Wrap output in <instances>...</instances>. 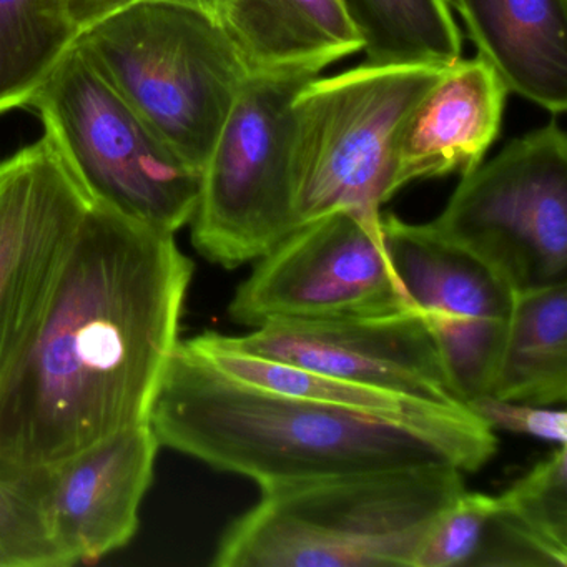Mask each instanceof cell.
Returning a JSON list of instances; mask_svg holds the SVG:
<instances>
[{
    "instance_id": "cell-1",
    "label": "cell",
    "mask_w": 567,
    "mask_h": 567,
    "mask_svg": "<svg viewBox=\"0 0 567 567\" xmlns=\"http://www.w3.org/2000/svg\"><path fill=\"white\" fill-rule=\"evenodd\" d=\"M175 235L94 202L0 386V464L49 470L148 423L194 278Z\"/></svg>"
},
{
    "instance_id": "cell-2",
    "label": "cell",
    "mask_w": 567,
    "mask_h": 567,
    "mask_svg": "<svg viewBox=\"0 0 567 567\" xmlns=\"http://www.w3.org/2000/svg\"><path fill=\"white\" fill-rule=\"evenodd\" d=\"M161 446L260 486L453 464L474 473L497 450L467 408L426 421L317 403L228 377L178 343L152 408Z\"/></svg>"
},
{
    "instance_id": "cell-3",
    "label": "cell",
    "mask_w": 567,
    "mask_h": 567,
    "mask_svg": "<svg viewBox=\"0 0 567 567\" xmlns=\"http://www.w3.org/2000/svg\"><path fill=\"white\" fill-rule=\"evenodd\" d=\"M453 464L340 474L261 489L220 537L217 567H413L464 491Z\"/></svg>"
},
{
    "instance_id": "cell-4",
    "label": "cell",
    "mask_w": 567,
    "mask_h": 567,
    "mask_svg": "<svg viewBox=\"0 0 567 567\" xmlns=\"http://www.w3.org/2000/svg\"><path fill=\"white\" fill-rule=\"evenodd\" d=\"M74 42L148 127L202 172L250 78L217 21L200 6L132 0Z\"/></svg>"
},
{
    "instance_id": "cell-5",
    "label": "cell",
    "mask_w": 567,
    "mask_h": 567,
    "mask_svg": "<svg viewBox=\"0 0 567 567\" xmlns=\"http://www.w3.org/2000/svg\"><path fill=\"white\" fill-rule=\"evenodd\" d=\"M446 69L363 62L301 85L288 147L298 227L340 210L381 220L401 125Z\"/></svg>"
},
{
    "instance_id": "cell-6",
    "label": "cell",
    "mask_w": 567,
    "mask_h": 567,
    "mask_svg": "<svg viewBox=\"0 0 567 567\" xmlns=\"http://www.w3.org/2000/svg\"><path fill=\"white\" fill-rule=\"evenodd\" d=\"M28 107L92 200L165 234L190 224L200 172L148 127L75 42Z\"/></svg>"
},
{
    "instance_id": "cell-7",
    "label": "cell",
    "mask_w": 567,
    "mask_h": 567,
    "mask_svg": "<svg viewBox=\"0 0 567 567\" xmlns=\"http://www.w3.org/2000/svg\"><path fill=\"white\" fill-rule=\"evenodd\" d=\"M431 227L514 295L567 284V137L556 121L461 175Z\"/></svg>"
},
{
    "instance_id": "cell-8",
    "label": "cell",
    "mask_w": 567,
    "mask_h": 567,
    "mask_svg": "<svg viewBox=\"0 0 567 567\" xmlns=\"http://www.w3.org/2000/svg\"><path fill=\"white\" fill-rule=\"evenodd\" d=\"M317 78V75H315ZM311 75H250L200 172L192 244L224 268L257 261L298 228L290 105Z\"/></svg>"
},
{
    "instance_id": "cell-9",
    "label": "cell",
    "mask_w": 567,
    "mask_h": 567,
    "mask_svg": "<svg viewBox=\"0 0 567 567\" xmlns=\"http://www.w3.org/2000/svg\"><path fill=\"white\" fill-rule=\"evenodd\" d=\"M384 248L380 221L333 212L295 228L258 258L228 317L258 328L281 320H337L411 310Z\"/></svg>"
},
{
    "instance_id": "cell-10",
    "label": "cell",
    "mask_w": 567,
    "mask_h": 567,
    "mask_svg": "<svg viewBox=\"0 0 567 567\" xmlns=\"http://www.w3.org/2000/svg\"><path fill=\"white\" fill-rule=\"evenodd\" d=\"M92 205L48 134L0 161V386L38 331Z\"/></svg>"
},
{
    "instance_id": "cell-11",
    "label": "cell",
    "mask_w": 567,
    "mask_h": 567,
    "mask_svg": "<svg viewBox=\"0 0 567 567\" xmlns=\"http://www.w3.org/2000/svg\"><path fill=\"white\" fill-rule=\"evenodd\" d=\"M381 228L394 274L433 333L457 396L466 406L489 394L516 295L431 224L383 214Z\"/></svg>"
},
{
    "instance_id": "cell-12",
    "label": "cell",
    "mask_w": 567,
    "mask_h": 567,
    "mask_svg": "<svg viewBox=\"0 0 567 567\" xmlns=\"http://www.w3.org/2000/svg\"><path fill=\"white\" fill-rule=\"evenodd\" d=\"M220 340L255 357L426 403L466 408L416 308L378 317L270 321L240 337L220 334Z\"/></svg>"
},
{
    "instance_id": "cell-13",
    "label": "cell",
    "mask_w": 567,
    "mask_h": 567,
    "mask_svg": "<svg viewBox=\"0 0 567 567\" xmlns=\"http://www.w3.org/2000/svg\"><path fill=\"white\" fill-rule=\"evenodd\" d=\"M151 423L45 470L52 533L75 564H97L134 539L161 450Z\"/></svg>"
},
{
    "instance_id": "cell-14",
    "label": "cell",
    "mask_w": 567,
    "mask_h": 567,
    "mask_svg": "<svg viewBox=\"0 0 567 567\" xmlns=\"http://www.w3.org/2000/svg\"><path fill=\"white\" fill-rule=\"evenodd\" d=\"M507 91L481 58L460 59L420 99L393 145L394 195L417 181L476 168L503 127Z\"/></svg>"
},
{
    "instance_id": "cell-15",
    "label": "cell",
    "mask_w": 567,
    "mask_h": 567,
    "mask_svg": "<svg viewBox=\"0 0 567 567\" xmlns=\"http://www.w3.org/2000/svg\"><path fill=\"white\" fill-rule=\"evenodd\" d=\"M250 75H320L361 51L341 0H204Z\"/></svg>"
},
{
    "instance_id": "cell-16",
    "label": "cell",
    "mask_w": 567,
    "mask_h": 567,
    "mask_svg": "<svg viewBox=\"0 0 567 567\" xmlns=\"http://www.w3.org/2000/svg\"><path fill=\"white\" fill-rule=\"evenodd\" d=\"M477 58L509 94L556 115L567 109V0H450Z\"/></svg>"
},
{
    "instance_id": "cell-17",
    "label": "cell",
    "mask_w": 567,
    "mask_h": 567,
    "mask_svg": "<svg viewBox=\"0 0 567 567\" xmlns=\"http://www.w3.org/2000/svg\"><path fill=\"white\" fill-rule=\"evenodd\" d=\"M567 566V450L557 446L497 496L467 566Z\"/></svg>"
},
{
    "instance_id": "cell-18",
    "label": "cell",
    "mask_w": 567,
    "mask_h": 567,
    "mask_svg": "<svg viewBox=\"0 0 567 567\" xmlns=\"http://www.w3.org/2000/svg\"><path fill=\"white\" fill-rule=\"evenodd\" d=\"M491 396L534 406L567 400V284L514 297Z\"/></svg>"
},
{
    "instance_id": "cell-19",
    "label": "cell",
    "mask_w": 567,
    "mask_h": 567,
    "mask_svg": "<svg viewBox=\"0 0 567 567\" xmlns=\"http://www.w3.org/2000/svg\"><path fill=\"white\" fill-rule=\"evenodd\" d=\"M184 341L190 350L200 354L204 360L214 364L217 370L224 371L228 377L264 390L290 394V396L303 398L317 403L410 421L434 420L453 411L464 410V408L426 403V401L414 400L393 391L341 380V378L308 370L297 364L244 353L227 347L220 340V333L215 331H205Z\"/></svg>"
},
{
    "instance_id": "cell-20",
    "label": "cell",
    "mask_w": 567,
    "mask_h": 567,
    "mask_svg": "<svg viewBox=\"0 0 567 567\" xmlns=\"http://www.w3.org/2000/svg\"><path fill=\"white\" fill-rule=\"evenodd\" d=\"M370 64L450 68L463 35L450 0H341Z\"/></svg>"
},
{
    "instance_id": "cell-21",
    "label": "cell",
    "mask_w": 567,
    "mask_h": 567,
    "mask_svg": "<svg viewBox=\"0 0 567 567\" xmlns=\"http://www.w3.org/2000/svg\"><path fill=\"white\" fill-rule=\"evenodd\" d=\"M78 34L64 0H0V114L28 107Z\"/></svg>"
},
{
    "instance_id": "cell-22",
    "label": "cell",
    "mask_w": 567,
    "mask_h": 567,
    "mask_svg": "<svg viewBox=\"0 0 567 567\" xmlns=\"http://www.w3.org/2000/svg\"><path fill=\"white\" fill-rule=\"evenodd\" d=\"M45 470L0 464V567H72L45 509Z\"/></svg>"
},
{
    "instance_id": "cell-23",
    "label": "cell",
    "mask_w": 567,
    "mask_h": 567,
    "mask_svg": "<svg viewBox=\"0 0 567 567\" xmlns=\"http://www.w3.org/2000/svg\"><path fill=\"white\" fill-rule=\"evenodd\" d=\"M496 509L497 496L464 489L427 530L413 567L467 566Z\"/></svg>"
},
{
    "instance_id": "cell-24",
    "label": "cell",
    "mask_w": 567,
    "mask_h": 567,
    "mask_svg": "<svg viewBox=\"0 0 567 567\" xmlns=\"http://www.w3.org/2000/svg\"><path fill=\"white\" fill-rule=\"evenodd\" d=\"M466 408L489 430L526 434L556 446L567 444V414L563 408L514 403L491 394L470 401Z\"/></svg>"
},
{
    "instance_id": "cell-25",
    "label": "cell",
    "mask_w": 567,
    "mask_h": 567,
    "mask_svg": "<svg viewBox=\"0 0 567 567\" xmlns=\"http://www.w3.org/2000/svg\"><path fill=\"white\" fill-rule=\"evenodd\" d=\"M64 2L72 22L81 32L99 19L131 4L132 0H64Z\"/></svg>"
},
{
    "instance_id": "cell-26",
    "label": "cell",
    "mask_w": 567,
    "mask_h": 567,
    "mask_svg": "<svg viewBox=\"0 0 567 567\" xmlns=\"http://www.w3.org/2000/svg\"><path fill=\"white\" fill-rule=\"evenodd\" d=\"M175 2H185V4H194V6H200V8H204V0H175Z\"/></svg>"
}]
</instances>
